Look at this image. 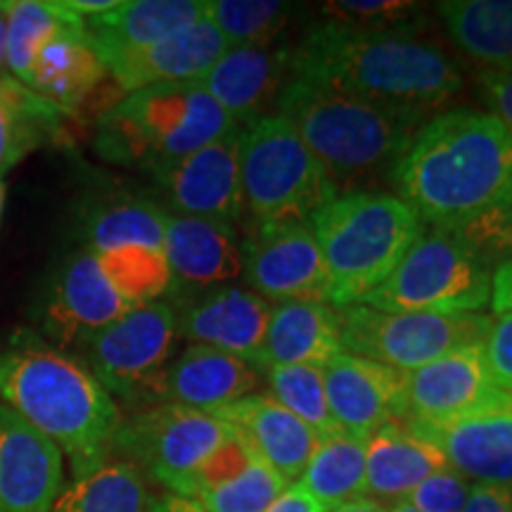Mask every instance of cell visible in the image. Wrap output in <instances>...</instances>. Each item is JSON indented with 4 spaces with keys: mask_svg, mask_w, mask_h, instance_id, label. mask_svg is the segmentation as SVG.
I'll return each instance as SVG.
<instances>
[{
    "mask_svg": "<svg viewBox=\"0 0 512 512\" xmlns=\"http://www.w3.org/2000/svg\"><path fill=\"white\" fill-rule=\"evenodd\" d=\"M235 126L200 83H164L128 93L102 114L98 150L112 162L157 174Z\"/></svg>",
    "mask_w": 512,
    "mask_h": 512,
    "instance_id": "6",
    "label": "cell"
},
{
    "mask_svg": "<svg viewBox=\"0 0 512 512\" xmlns=\"http://www.w3.org/2000/svg\"><path fill=\"white\" fill-rule=\"evenodd\" d=\"M271 396L297 415L320 439L342 434L330 413L323 368L316 366H266Z\"/></svg>",
    "mask_w": 512,
    "mask_h": 512,
    "instance_id": "36",
    "label": "cell"
},
{
    "mask_svg": "<svg viewBox=\"0 0 512 512\" xmlns=\"http://www.w3.org/2000/svg\"><path fill=\"white\" fill-rule=\"evenodd\" d=\"M204 5L207 0H119L117 8L83 24L107 69L202 19Z\"/></svg>",
    "mask_w": 512,
    "mask_h": 512,
    "instance_id": "24",
    "label": "cell"
},
{
    "mask_svg": "<svg viewBox=\"0 0 512 512\" xmlns=\"http://www.w3.org/2000/svg\"><path fill=\"white\" fill-rule=\"evenodd\" d=\"M233 430L219 415L157 403L121 420L112 453L136 465L145 477L181 496L192 472L230 439Z\"/></svg>",
    "mask_w": 512,
    "mask_h": 512,
    "instance_id": "11",
    "label": "cell"
},
{
    "mask_svg": "<svg viewBox=\"0 0 512 512\" xmlns=\"http://www.w3.org/2000/svg\"><path fill=\"white\" fill-rule=\"evenodd\" d=\"M411 8L415 5L401 3V0H339V3L325 5V12L339 17L337 22L366 27V22H373V19L403 17Z\"/></svg>",
    "mask_w": 512,
    "mask_h": 512,
    "instance_id": "43",
    "label": "cell"
},
{
    "mask_svg": "<svg viewBox=\"0 0 512 512\" xmlns=\"http://www.w3.org/2000/svg\"><path fill=\"white\" fill-rule=\"evenodd\" d=\"M0 399L60 448L74 479L110 460L121 425L117 401L79 358L41 335L22 330L0 344Z\"/></svg>",
    "mask_w": 512,
    "mask_h": 512,
    "instance_id": "3",
    "label": "cell"
},
{
    "mask_svg": "<svg viewBox=\"0 0 512 512\" xmlns=\"http://www.w3.org/2000/svg\"><path fill=\"white\" fill-rule=\"evenodd\" d=\"M242 264L252 292L268 304H330V273L309 223L256 226L242 242Z\"/></svg>",
    "mask_w": 512,
    "mask_h": 512,
    "instance_id": "12",
    "label": "cell"
},
{
    "mask_svg": "<svg viewBox=\"0 0 512 512\" xmlns=\"http://www.w3.org/2000/svg\"><path fill=\"white\" fill-rule=\"evenodd\" d=\"M477 79L491 114L512 133V67L482 69Z\"/></svg>",
    "mask_w": 512,
    "mask_h": 512,
    "instance_id": "44",
    "label": "cell"
},
{
    "mask_svg": "<svg viewBox=\"0 0 512 512\" xmlns=\"http://www.w3.org/2000/svg\"><path fill=\"white\" fill-rule=\"evenodd\" d=\"M392 512H418V510H415L413 505H408L406 501H399V503L394 505V510H392Z\"/></svg>",
    "mask_w": 512,
    "mask_h": 512,
    "instance_id": "52",
    "label": "cell"
},
{
    "mask_svg": "<svg viewBox=\"0 0 512 512\" xmlns=\"http://www.w3.org/2000/svg\"><path fill=\"white\" fill-rule=\"evenodd\" d=\"M491 311L496 316L512 313V259L501 261L491 275Z\"/></svg>",
    "mask_w": 512,
    "mask_h": 512,
    "instance_id": "46",
    "label": "cell"
},
{
    "mask_svg": "<svg viewBox=\"0 0 512 512\" xmlns=\"http://www.w3.org/2000/svg\"><path fill=\"white\" fill-rule=\"evenodd\" d=\"M254 453L242 444L238 434H230V439L223 441V444L216 448L211 456L204 460V463L192 472V477L185 482L181 496L188 498H200L207 491L216 489V486L230 482L242 472L247 470V465L252 463Z\"/></svg>",
    "mask_w": 512,
    "mask_h": 512,
    "instance_id": "40",
    "label": "cell"
},
{
    "mask_svg": "<svg viewBox=\"0 0 512 512\" xmlns=\"http://www.w3.org/2000/svg\"><path fill=\"white\" fill-rule=\"evenodd\" d=\"M152 512H204L197 498L166 494L152 501Z\"/></svg>",
    "mask_w": 512,
    "mask_h": 512,
    "instance_id": "49",
    "label": "cell"
},
{
    "mask_svg": "<svg viewBox=\"0 0 512 512\" xmlns=\"http://www.w3.org/2000/svg\"><path fill=\"white\" fill-rule=\"evenodd\" d=\"M5 8H8V69L22 83H27L31 67L43 48L64 34L86 29L83 19L64 10L60 0L57 3L15 0L5 3Z\"/></svg>",
    "mask_w": 512,
    "mask_h": 512,
    "instance_id": "33",
    "label": "cell"
},
{
    "mask_svg": "<svg viewBox=\"0 0 512 512\" xmlns=\"http://www.w3.org/2000/svg\"><path fill=\"white\" fill-rule=\"evenodd\" d=\"M266 512H328L299 484H290Z\"/></svg>",
    "mask_w": 512,
    "mask_h": 512,
    "instance_id": "47",
    "label": "cell"
},
{
    "mask_svg": "<svg viewBox=\"0 0 512 512\" xmlns=\"http://www.w3.org/2000/svg\"><path fill=\"white\" fill-rule=\"evenodd\" d=\"M463 512H512V486L475 482Z\"/></svg>",
    "mask_w": 512,
    "mask_h": 512,
    "instance_id": "45",
    "label": "cell"
},
{
    "mask_svg": "<svg viewBox=\"0 0 512 512\" xmlns=\"http://www.w3.org/2000/svg\"><path fill=\"white\" fill-rule=\"evenodd\" d=\"M437 12L453 43L484 69L512 67V0H446Z\"/></svg>",
    "mask_w": 512,
    "mask_h": 512,
    "instance_id": "30",
    "label": "cell"
},
{
    "mask_svg": "<svg viewBox=\"0 0 512 512\" xmlns=\"http://www.w3.org/2000/svg\"><path fill=\"white\" fill-rule=\"evenodd\" d=\"M342 351V328L335 306L316 302L275 304L268 320L261 368H325Z\"/></svg>",
    "mask_w": 512,
    "mask_h": 512,
    "instance_id": "26",
    "label": "cell"
},
{
    "mask_svg": "<svg viewBox=\"0 0 512 512\" xmlns=\"http://www.w3.org/2000/svg\"><path fill=\"white\" fill-rule=\"evenodd\" d=\"M472 482L453 467L427 477L425 482L415 486L403 501L413 505L418 512H463L467 496H470Z\"/></svg>",
    "mask_w": 512,
    "mask_h": 512,
    "instance_id": "41",
    "label": "cell"
},
{
    "mask_svg": "<svg viewBox=\"0 0 512 512\" xmlns=\"http://www.w3.org/2000/svg\"><path fill=\"white\" fill-rule=\"evenodd\" d=\"M164 256L174 285L195 292L230 285L245 271L242 242L228 221L169 214Z\"/></svg>",
    "mask_w": 512,
    "mask_h": 512,
    "instance_id": "21",
    "label": "cell"
},
{
    "mask_svg": "<svg viewBox=\"0 0 512 512\" xmlns=\"http://www.w3.org/2000/svg\"><path fill=\"white\" fill-rule=\"evenodd\" d=\"M226 50L221 31L202 17L155 46L110 64L107 74H112L126 93L164 83H197Z\"/></svg>",
    "mask_w": 512,
    "mask_h": 512,
    "instance_id": "23",
    "label": "cell"
},
{
    "mask_svg": "<svg viewBox=\"0 0 512 512\" xmlns=\"http://www.w3.org/2000/svg\"><path fill=\"white\" fill-rule=\"evenodd\" d=\"M64 10H69L72 15L88 19L95 15H102V12H110L119 5V0H60Z\"/></svg>",
    "mask_w": 512,
    "mask_h": 512,
    "instance_id": "48",
    "label": "cell"
},
{
    "mask_svg": "<svg viewBox=\"0 0 512 512\" xmlns=\"http://www.w3.org/2000/svg\"><path fill=\"white\" fill-rule=\"evenodd\" d=\"M290 15L278 0H207L204 17L221 31L228 48L268 46Z\"/></svg>",
    "mask_w": 512,
    "mask_h": 512,
    "instance_id": "37",
    "label": "cell"
},
{
    "mask_svg": "<svg viewBox=\"0 0 512 512\" xmlns=\"http://www.w3.org/2000/svg\"><path fill=\"white\" fill-rule=\"evenodd\" d=\"M5 69H8V8L0 3V79L8 76Z\"/></svg>",
    "mask_w": 512,
    "mask_h": 512,
    "instance_id": "50",
    "label": "cell"
},
{
    "mask_svg": "<svg viewBox=\"0 0 512 512\" xmlns=\"http://www.w3.org/2000/svg\"><path fill=\"white\" fill-rule=\"evenodd\" d=\"M448 460L432 441L399 422L366 439V494L375 501H403L427 477L446 470Z\"/></svg>",
    "mask_w": 512,
    "mask_h": 512,
    "instance_id": "27",
    "label": "cell"
},
{
    "mask_svg": "<svg viewBox=\"0 0 512 512\" xmlns=\"http://www.w3.org/2000/svg\"><path fill=\"white\" fill-rule=\"evenodd\" d=\"M512 178V133L491 112L458 107L418 128L392 171L396 197L422 226L458 233Z\"/></svg>",
    "mask_w": 512,
    "mask_h": 512,
    "instance_id": "2",
    "label": "cell"
},
{
    "mask_svg": "<svg viewBox=\"0 0 512 512\" xmlns=\"http://www.w3.org/2000/svg\"><path fill=\"white\" fill-rule=\"evenodd\" d=\"M406 427L432 441L470 482L512 486V399L456 420H408Z\"/></svg>",
    "mask_w": 512,
    "mask_h": 512,
    "instance_id": "19",
    "label": "cell"
},
{
    "mask_svg": "<svg viewBox=\"0 0 512 512\" xmlns=\"http://www.w3.org/2000/svg\"><path fill=\"white\" fill-rule=\"evenodd\" d=\"M95 256H98L102 273L107 275V280L114 285V290H117L133 309L159 302V297L169 292L171 285H174L164 249L119 247Z\"/></svg>",
    "mask_w": 512,
    "mask_h": 512,
    "instance_id": "35",
    "label": "cell"
},
{
    "mask_svg": "<svg viewBox=\"0 0 512 512\" xmlns=\"http://www.w3.org/2000/svg\"><path fill=\"white\" fill-rule=\"evenodd\" d=\"M299 486L316 498L325 510L356 501L366 494V441L335 434L320 439L311 463L306 465Z\"/></svg>",
    "mask_w": 512,
    "mask_h": 512,
    "instance_id": "31",
    "label": "cell"
},
{
    "mask_svg": "<svg viewBox=\"0 0 512 512\" xmlns=\"http://www.w3.org/2000/svg\"><path fill=\"white\" fill-rule=\"evenodd\" d=\"M484 361L496 387L512 396V313H501L491 320L484 339Z\"/></svg>",
    "mask_w": 512,
    "mask_h": 512,
    "instance_id": "42",
    "label": "cell"
},
{
    "mask_svg": "<svg viewBox=\"0 0 512 512\" xmlns=\"http://www.w3.org/2000/svg\"><path fill=\"white\" fill-rule=\"evenodd\" d=\"M64 114L22 81L0 79V181L31 152L60 136Z\"/></svg>",
    "mask_w": 512,
    "mask_h": 512,
    "instance_id": "29",
    "label": "cell"
},
{
    "mask_svg": "<svg viewBox=\"0 0 512 512\" xmlns=\"http://www.w3.org/2000/svg\"><path fill=\"white\" fill-rule=\"evenodd\" d=\"M290 57L287 50L271 46L228 48L197 83L235 124H254L283 91Z\"/></svg>",
    "mask_w": 512,
    "mask_h": 512,
    "instance_id": "22",
    "label": "cell"
},
{
    "mask_svg": "<svg viewBox=\"0 0 512 512\" xmlns=\"http://www.w3.org/2000/svg\"><path fill=\"white\" fill-rule=\"evenodd\" d=\"M458 235L472 249H477L489 264L498 256L503 261L512 259V178L498 200L475 221L458 230Z\"/></svg>",
    "mask_w": 512,
    "mask_h": 512,
    "instance_id": "39",
    "label": "cell"
},
{
    "mask_svg": "<svg viewBox=\"0 0 512 512\" xmlns=\"http://www.w3.org/2000/svg\"><path fill=\"white\" fill-rule=\"evenodd\" d=\"M259 368L245 358L204 344H190L171 363L162 382V403L219 413L230 403L254 394Z\"/></svg>",
    "mask_w": 512,
    "mask_h": 512,
    "instance_id": "25",
    "label": "cell"
},
{
    "mask_svg": "<svg viewBox=\"0 0 512 512\" xmlns=\"http://www.w3.org/2000/svg\"><path fill=\"white\" fill-rule=\"evenodd\" d=\"M240 176L256 226L306 223L339 195L323 164L278 114L242 126Z\"/></svg>",
    "mask_w": 512,
    "mask_h": 512,
    "instance_id": "7",
    "label": "cell"
},
{
    "mask_svg": "<svg viewBox=\"0 0 512 512\" xmlns=\"http://www.w3.org/2000/svg\"><path fill=\"white\" fill-rule=\"evenodd\" d=\"M62 489L60 448L0 401V512H50Z\"/></svg>",
    "mask_w": 512,
    "mask_h": 512,
    "instance_id": "16",
    "label": "cell"
},
{
    "mask_svg": "<svg viewBox=\"0 0 512 512\" xmlns=\"http://www.w3.org/2000/svg\"><path fill=\"white\" fill-rule=\"evenodd\" d=\"M178 337L176 306L152 302L128 311L83 347L81 363L128 403H162V382Z\"/></svg>",
    "mask_w": 512,
    "mask_h": 512,
    "instance_id": "10",
    "label": "cell"
},
{
    "mask_svg": "<svg viewBox=\"0 0 512 512\" xmlns=\"http://www.w3.org/2000/svg\"><path fill=\"white\" fill-rule=\"evenodd\" d=\"M147 479L128 460H107L93 475L64 486L50 512H152Z\"/></svg>",
    "mask_w": 512,
    "mask_h": 512,
    "instance_id": "32",
    "label": "cell"
},
{
    "mask_svg": "<svg viewBox=\"0 0 512 512\" xmlns=\"http://www.w3.org/2000/svg\"><path fill=\"white\" fill-rule=\"evenodd\" d=\"M275 110L323 164L337 192H361L363 183L384 174L392 178L418 133V126L366 100L294 76L280 91Z\"/></svg>",
    "mask_w": 512,
    "mask_h": 512,
    "instance_id": "4",
    "label": "cell"
},
{
    "mask_svg": "<svg viewBox=\"0 0 512 512\" xmlns=\"http://www.w3.org/2000/svg\"><path fill=\"white\" fill-rule=\"evenodd\" d=\"M169 211L155 202L121 200L95 211L88 221V252H110L119 247L164 249Z\"/></svg>",
    "mask_w": 512,
    "mask_h": 512,
    "instance_id": "34",
    "label": "cell"
},
{
    "mask_svg": "<svg viewBox=\"0 0 512 512\" xmlns=\"http://www.w3.org/2000/svg\"><path fill=\"white\" fill-rule=\"evenodd\" d=\"M323 380L332 418L349 437L366 441L389 422L408 418L401 370L342 351L323 368Z\"/></svg>",
    "mask_w": 512,
    "mask_h": 512,
    "instance_id": "15",
    "label": "cell"
},
{
    "mask_svg": "<svg viewBox=\"0 0 512 512\" xmlns=\"http://www.w3.org/2000/svg\"><path fill=\"white\" fill-rule=\"evenodd\" d=\"M491 275L489 261L458 233L430 230L361 304L389 313H482L491 302Z\"/></svg>",
    "mask_w": 512,
    "mask_h": 512,
    "instance_id": "8",
    "label": "cell"
},
{
    "mask_svg": "<svg viewBox=\"0 0 512 512\" xmlns=\"http://www.w3.org/2000/svg\"><path fill=\"white\" fill-rule=\"evenodd\" d=\"M294 79L332 86L418 126L463 86L439 46L403 31L328 22L306 31L290 57Z\"/></svg>",
    "mask_w": 512,
    "mask_h": 512,
    "instance_id": "1",
    "label": "cell"
},
{
    "mask_svg": "<svg viewBox=\"0 0 512 512\" xmlns=\"http://www.w3.org/2000/svg\"><path fill=\"white\" fill-rule=\"evenodd\" d=\"M512 399L491 380L484 344L453 351L406 373V420L446 422Z\"/></svg>",
    "mask_w": 512,
    "mask_h": 512,
    "instance_id": "17",
    "label": "cell"
},
{
    "mask_svg": "<svg viewBox=\"0 0 512 512\" xmlns=\"http://www.w3.org/2000/svg\"><path fill=\"white\" fill-rule=\"evenodd\" d=\"M3 204H5V183L0 181V214H3Z\"/></svg>",
    "mask_w": 512,
    "mask_h": 512,
    "instance_id": "53",
    "label": "cell"
},
{
    "mask_svg": "<svg viewBox=\"0 0 512 512\" xmlns=\"http://www.w3.org/2000/svg\"><path fill=\"white\" fill-rule=\"evenodd\" d=\"M342 347L401 373H413L453 351L484 344L491 320L484 313H389L363 304L337 309Z\"/></svg>",
    "mask_w": 512,
    "mask_h": 512,
    "instance_id": "9",
    "label": "cell"
},
{
    "mask_svg": "<svg viewBox=\"0 0 512 512\" xmlns=\"http://www.w3.org/2000/svg\"><path fill=\"white\" fill-rule=\"evenodd\" d=\"M128 311L133 306L102 273L98 256L83 249L60 268L43 306L41 330L48 344L64 354L69 349L81 351L100 330Z\"/></svg>",
    "mask_w": 512,
    "mask_h": 512,
    "instance_id": "13",
    "label": "cell"
},
{
    "mask_svg": "<svg viewBox=\"0 0 512 512\" xmlns=\"http://www.w3.org/2000/svg\"><path fill=\"white\" fill-rule=\"evenodd\" d=\"M271 311L273 306L247 287L223 285L176 309L178 335L190 344L226 351L261 368Z\"/></svg>",
    "mask_w": 512,
    "mask_h": 512,
    "instance_id": "18",
    "label": "cell"
},
{
    "mask_svg": "<svg viewBox=\"0 0 512 512\" xmlns=\"http://www.w3.org/2000/svg\"><path fill=\"white\" fill-rule=\"evenodd\" d=\"M242 126L157 171V185L178 216L233 223L245 209L240 176Z\"/></svg>",
    "mask_w": 512,
    "mask_h": 512,
    "instance_id": "14",
    "label": "cell"
},
{
    "mask_svg": "<svg viewBox=\"0 0 512 512\" xmlns=\"http://www.w3.org/2000/svg\"><path fill=\"white\" fill-rule=\"evenodd\" d=\"M287 486L273 467L254 456L242 475L207 491L197 501L204 512H266Z\"/></svg>",
    "mask_w": 512,
    "mask_h": 512,
    "instance_id": "38",
    "label": "cell"
},
{
    "mask_svg": "<svg viewBox=\"0 0 512 512\" xmlns=\"http://www.w3.org/2000/svg\"><path fill=\"white\" fill-rule=\"evenodd\" d=\"M105 74V62L83 29L55 38L48 48H43L24 86L69 112L100 86Z\"/></svg>",
    "mask_w": 512,
    "mask_h": 512,
    "instance_id": "28",
    "label": "cell"
},
{
    "mask_svg": "<svg viewBox=\"0 0 512 512\" xmlns=\"http://www.w3.org/2000/svg\"><path fill=\"white\" fill-rule=\"evenodd\" d=\"M214 415H219L242 444L273 467L287 484L299 482L320 444L318 434L273 396L249 394Z\"/></svg>",
    "mask_w": 512,
    "mask_h": 512,
    "instance_id": "20",
    "label": "cell"
},
{
    "mask_svg": "<svg viewBox=\"0 0 512 512\" xmlns=\"http://www.w3.org/2000/svg\"><path fill=\"white\" fill-rule=\"evenodd\" d=\"M332 512H392V510L384 508V505L380 501H375V498L363 496V498H356V501L339 505V508Z\"/></svg>",
    "mask_w": 512,
    "mask_h": 512,
    "instance_id": "51",
    "label": "cell"
},
{
    "mask_svg": "<svg viewBox=\"0 0 512 512\" xmlns=\"http://www.w3.org/2000/svg\"><path fill=\"white\" fill-rule=\"evenodd\" d=\"M309 228L330 273V306L361 304L425 233L420 216L396 195L339 192L313 214Z\"/></svg>",
    "mask_w": 512,
    "mask_h": 512,
    "instance_id": "5",
    "label": "cell"
}]
</instances>
